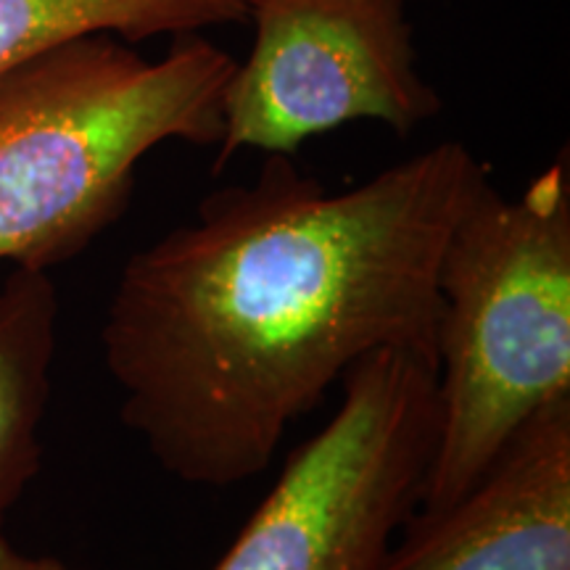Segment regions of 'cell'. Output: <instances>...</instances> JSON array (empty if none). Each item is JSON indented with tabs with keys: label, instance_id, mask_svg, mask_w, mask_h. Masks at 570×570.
Here are the masks:
<instances>
[{
	"label": "cell",
	"instance_id": "obj_9",
	"mask_svg": "<svg viewBox=\"0 0 570 570\" xmlns=\"http://www.w3.org/2000/svg\"><path fill=\"white\" fill-rule=\"evenodd\" d=\"M0 570H82L71 568L59 558H48V554H30L21 552L19 547H13L6 533L0 531Z\"/></svg>",
	"mask_w": 570,
	"mask_h": 570
},
{
	"label": "cell",
	"instance_id": "obj_4",
	"mask_svg": "<svg viewBox=\"0 0 570 570\" xmlns=\"http://www.w3.org/2000/svg\"><path fill=\"white\" fill-rule=\"evenodd\" d=\"M338 410L285 460L214 570H381L436 449L439 362L381 348L344 375Z\"/></svg>",
	"mask_w": 570,
	"mask_h": 570
},
{
	"label": "cell",
	"instance_id": "obj_3",
	"mask_svg": "<svg viewBox=\"0 0 570 570\" xmlns=\"http://www.w3.org/2000/svg\"><path fill=\"white\" fill-rule=\"evenodd\" d=\"M439 428L417 510L475 487L510 439L570 396L568 151L508 198L483 185L439 265Z\"/></svg>",
	"mask_w": 570,
	"mask_h": 570
},
{
	"label": "cell",
	"instance_id": "obj_5",
	"mask_svg": "<svg viewBox=\"0 0 570 570\" xmlns=\"http://www.w3.org/2000/svg\"><path fill=\"white\" fill-rule=\"evenodd\" d=\"M254 48L223 96L214 173L244 148L294 156L354 119L410 135L441 111L417 69L407 0H246Z\"/></svg>",
	"mask_w": 570,
	"mask_h": 570
},
{
	"label": "cell",
	"instance_id": "obj_8",
	"mask_svg": "<svg viewBox=\"0 0 570 570\" xmlns=\"http://www.w3.org/2000/svg\"><path fill=\"white\" fill-rule=\"evenodd\" d=\"M246 17V0H0V75L90 35L132 46L238 24Z\"/></svg>",
	"mask_w": 570,
	"mask_h": 570
},
{
	"label": "cell",
	"instance_id": "obj_1",
	"mask_svg": "<svg viewBox=\"0 0 570 570\" xmlns=\"http://www.w3.org/2000/svg\"><path fill=\"white\" fill-rule=\"evenodd\" d=\"M487 183L449 140L341 194L285 154L214 190L114 285L101 348L125 425L173 479L230 489L365 356L439 362L441 254Z\"/></svg>",
	"mask_w": 570,
	"mask_h": 570
},
{
	"label": "cell",
	"instance_id": "obj_2",
	"mask_svg": "<svg viewBox=\"0 0 570 570\" xmlns=\"http://www.w3.org/2000/svg\"><path fill=\"white\" fill-rule=\"evenodd\" d=\"M235 61L177 35L159 61L90 35L0 75V262L51 273L122 217L161 142L217 146Z\"/></svg>",
	"mask_w": 570,
	"mask_h": 570
},
{
	"label": "cell",
	"instance_id": "obj_7",
	"mask_svg": "<svg viewBox=\"0 0 570 570\" xmlns=\"http://www.w3.org/2000/svg\"><path fill=\"white\" fill-rule=\"evenodd\" d=\"M56 333L59 294L51 275L13 267L0 283V531L40 468Z\"/></svg>",
	"mask_w": 570,
	"mask_h": 570
},
{
	"label": "cell",
	"instance_id": "obj_6",
	"mask_svg": "<svg viewBox=\"0 0 570 570\" xmlns=\"http://www.w3.org/2000/svg\"><path fill=\"white\" fill-rule=\"evenodd\" d=\"M381 570H570V396L539 410L460 499L412 512Z\"/></svg>",
	"mask_w": 570,
	"mask_h": 570
}]
</instances>
